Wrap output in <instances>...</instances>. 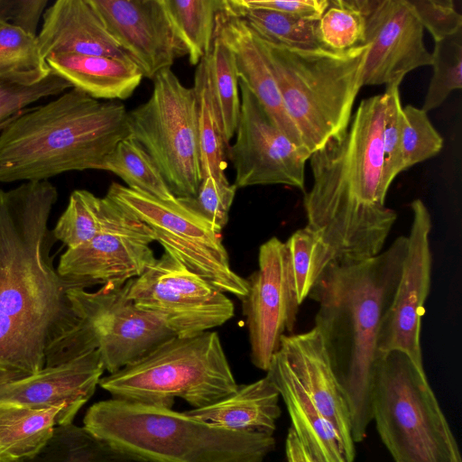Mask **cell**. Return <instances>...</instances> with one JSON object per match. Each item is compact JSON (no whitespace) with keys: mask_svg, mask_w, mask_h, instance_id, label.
I'll use <instances>...</instances> for the list:
<instances>
[{"mask_svg":"<svg viewBox=\"0 0 462 462\" xmlns=\"http://www.w3.org/2000/svg\"><path fill=\"white\" fill-rule=\"evenodd\" d=\"M255 35L285 111L310 156L347 129L363 86L368 44L345 51L293 49Z\"/></svg>","mask_w":462,"mask_h":462,"instance_id":"obj_6","label":"cell"},{"mask_svg":"<svg viewBox=\"0 0 462 462\" xmlns=\"http://www.w3.org/2000/svg\"><path fill=\"white\" fill-rule=\"evenodd\" d=\"M27 375L28 374H26L24 373L8 369V368H5V367L0 365V384L13 381V380L21 379Z\"/></svg>","mask_w":462,"mask_h":462,"instance_id":"obj_47","label":"cell"},{"mask_svg":"<svg viewBox=\"0 0 462 462\" xmlns=\"http://www.w3.org/2000/svg\"><path fill=\"white\" fill-rule=\"evenodd\" d=\"M46 343L16 319L0 313V365L26 374L45 365Z\"/></svg>","mask_w":462,"mask_h":462,"instance_id":"obj_36","label":"cell"},{"mask_svg":"<svg viewBox=\"0 0 462 462\" xmlns=\"http://www.w3.org/2000/svg\"><path fill=\"white\" fill-rule=\"evenodd\" d=\"M152 242L151 229L118 206L110 223L95 237L61 254L57 271L74 288L122 286L155 261Z\"/></svg>","mask_w":462,"mask_h":462,"instance_id":"obj_15","label":"cell"},{"mask_svg":"<svg viewBox=\"0 0 462 462\" xmlns=\"http://www.w3.org/2000/svg\"><path fill=\"white\" fill-rule=\"evenodd\" d=\"M245 8L275 11L299 18L319 21L329 6L328 0H237Z\"/></svg>","mask_w":462,"mask_h":462,"instance_id":"obj_45","label":"cell"},{"mask_svg":"<svg viewBox=\"0 0 462 462\" xmlns=\"http://www.w3.org/2000/svg\"><path fill=\"white\" fill-rule=\"evenodd\" d=\"M309 460H310V458H309Z\"/></svg>","mask_w":462,"mask_h":462,"instance_id":"obj_49","label":"cell"},{"mask_svg":"<svg viewBox=\"0 0 462 462\" xmlns=\"http://www.w3.org/2000/svg\"><path fill=\"white\" fill-rule=\"evenodd\" d=\"M384 109L383 94L363 99L346 132L309 158L313 184L303 200L307 226L334 261L377 255L397 219L385 205Z\"/></svg>","mask_w":462,"mask_h":462,"instance_id":"obj_1","label":"cell"},{"mask_svg":"<svg viewBox=\"0 0 462 462\" xmlns=\"http://www.w3.org/2000/svg\"><path fill=\"white\" fill-rule=\"evenodd\" d=\"M191 65H198L212 47L217 18L226 0H162Z\"/></svg>","mask_w":462,"mask_h":462,"instance_id":"obj_28","label":"cell"},{"mask_svg":"<svg viewBox=\"0 0 462 462\" xmlns=\"http://www.w3.org/2000/svg\"><path fill=\"white\" fill-rule=\"evenodd\" d=\"M215 36L232 51L239 80L246 85L276 125L306 153L299 133L285 111L274 77L254 32L242 18L224 7L217 18Z\"/></svg>","mask_w":462,"mask_h":462,"instance_id":"obj_22","label":"cell"},{"mask_svg":"<svg viewBox=\"0 0 462 462\" xmlns=\"http://www.w3.org/2000/svg\"><path fill=\"white\" fill-rule=\"evenodd\" d=\"M411 208L412 220L407 236V252L392 304L382 322L377 349L380 354L403 352L423 366L420 330L431 282L432 219L421 199H414Z\"/></svg>","mask_w":462,"mask_h":462,"instance_id":"obj_16","label":"cell"},{"mask_svg":"<svg viewBox=\"0 0 462 462\" xmlns=\"http://www.w3.org/2000/svg\"><path fill=\"white\" fill-rule=\"evenodd\" d=\"M242 300L251 360L267 371L285 331L292 332L300 303L285 243L273 236L259 248L258 270L247 279Z\"/></svg>","mask_w":462,"mask_h":462,"instance_id":"obj_14","label":"cell"},{"mask_svg":"<svg viewBox=\"0 0 462 462\" xmlns=\"http://www.w3.org/2000/svg\"><path fill=\"white\" fill-rule=\"evenodd\" d=\"M113 398L171 408L175 398L193 409L229 396L238 384L217 332L173 336L135 362L101 377Z\"/></svg>","mask_w":462,"mask_h":462,"instance_id":"obj_7","label":"cell"},{"mask_svg":"<svg viewBox=\"0 0 462 462\" xmlns=\"http://www.w3.org/2000/svg\"><path fill=\"white\" fill-rule=\"evenodd\" d=\"M284 243L298 301L301 304L326 267L334 262V258L318 234L308 226L296 230Z\"/></svg>","mask_w":462,"mask_h":462,"instance_id":"obj_35","label":"cell"},{"mask_svg":"<svg viewBox=\"0 0 462 462\" xmlns=\"http://www.w3.org/2000/svg\"><path fill=\"white\" fill-rule=\"evenodd\" d=\"M68 297L109 374L135 362L174 336L157 317L128 298L126 283L103 285L96 291L70 288Z\"/></svg>","mask_w":462,"mask_h":462,"instance_id":"obj_12","label":"cell"},{"mask_svg":"<svg viewBox=\"0 0 462 462\" xmlns=\"http://www.w3.org/2000/svg\"><path fill=\"white\" fill-rule=\"evenodd\" d=\"M285 455L286 462H310L306 451L291 427L288 430L285 440Z\"/></svg>","mask_w":462,"mask_h":462,"instance_id":"obj_46","label":"cell"},{"mask_svg":"<svg viewBox=\"0 0 462 462\" xmlns=\"http://www.w3.org/2000/svg\"><path fill=\"white\" fill-rule=\"evenodd\" d=\"M402 113V154L406 170L438 154L443 139L421 108L407 105Z\"/></svg>","mask_w":462,"mask_h":462,"instance_id":"obj_39","label":"cell"},{"mask_svg":"<svg viewBox=\"0 0 462 462\" xmlns=\"http://www.w3.org/2000/svg\"><path fill=\"white\" fill-rule=\"evenodd\" d=\"M240 114L228 157L236 171L235 185L282 184L304 190L309 156L272 120L246 85L238 80Z\"/></svg>","mask_w":462,"mask_h":462,"instance_id":"obj_13","label":"cell"},{"mask_svg":"<svg viewBox=\"0 0 462 462\" xmlns=\"http://www.w3.org/2000/svg\"><path fill=\"white\" fill-rule=\"evenodd\" d=\"M266 376L282 398L291 418V427L310 462H349L335 427L275 356L272 358Z\"/></svg>","mask_w":462,"mask_h":462,"instance_id":"obj_23","label":"cell"},{"mask_svg":"<svg viewBox=\"0 0 462 462\" xmlns=\"http://www.w3.org/2000/svg\"><path fill=\"white\" fill-rule=\"evenodd\" d=\"M102 170L121 178L129 189L163 200L176 198L152 157L132 135L117 143Z\"/></svg>","mask_w":462,"mask_h":462,"instance_id":"obj_33","label":"cell"},{"mask_svg":"<svg viewBox=\"0 0 462 462\" xmlns=\"http://www.w3.org/2000/svg\"><path fill=\"white\" fill-rule=\"evenodd\" d=\"M71 85L51 72L40 83L22 86L0 80V126L5 125L31 104L51 96H59Z\"/></svg>","mask_w":462,"mask_h":462,"instance_id":"obj_41","label":"cell"},{"mask_svg":"<svg viewBox=\"0 0 462 462\" xmlns=\"http://www.w3.org/2000/svg\"><path fill=\"white\" fill-rule=\"evenodd\" d=\"M273 356L284 365L318 410L332 423L343 441L348 461L354 462L356 443L351 434L347 402L317 328L283 335Z\"/></svg>","mask_w":462,"mask_h":462,"instance_id":"obj_20","label":"cell"},{"mask_svg":"<svg viewBox=\"0 0 462 462\" xmlns=\"http://www.w3.org/2000/svg\"><path fill=\"white\" fill-rule=\"evenodd\" d=\"M319 37L323 47L345 51L365 44V17L346 6L342 0L329 1V6L318 22Z\"/></svg>","mask_w":462,"mask_h":462,"instance_id":"obj_38","label":"cell"},{"mask_svg":"<svg viewBox=\"0 0 462 462\" xmlns=\"http://www.w3.org/2000/svg\"><path fill=\"white\" fill-rule=\"evenodd\" d=\"M48 0H0V22L35 35Z\"/></svg>","mask_w":462,"mask_h":462,"instance_id":"obj_44","label":"cell"},{"mask_svg":"<svg viewBox=\"0 0 462 462\" xmlns=\"http://www.w3.org/2000/svg\"><path fill=\"white\" fill-rule=\"evenodd\" d=\"M225 9L242 18L256 35L270 42L293 49L323 47L319 37V21L271 10L245 8L237 0H226Z\"/></svg>","mask_w":462,"mask_h":462,"instance_id":"obj_30","label":"cell"},{"mask_svg":"<svg viewBox=\"0 0 462 462\" xmlns=\"http://www.w3.org/2000/svg\"><path fill=\"white\" fill-rule=\"evenodd\" d=\"M236 189L227 179L218 180L206 176L202 178L195 197L179 199L221 232L228 222Z\"/></svg>","mask_w":462,"mask_h":462,"instance_id":"obj_42","label":"cell"},{"mask_svg":"<svg viewBox=\"0 0 462 462\" xmlns=\"http://www.w3.org/2000/svg\"><path fill=\"white\" fill-rule=\"evenodd\" d=\"M431 54L433 74L421 109L439 107L454 90L462 88V30L435 42Z\"/></svg>","mask_w":462,"mask_h":462,"instance_id":"obj_37","label":"cell"},{"mask_svg":"<svg viewBox=\"0 0 462 462\" xmlns=\"http://www.w3.org/2000/svg\"><path fill=\"white\" fill-rule=\"evenodd\" d=\"M105 28L136 62L143 77L153 79L175 60L188 55L162 0H88Z\"/></svg>","mask_w":462,"mask_h":462,"instance_id":"obj_18","label":"cell"},{"mask_svg":"<svg viewBox=\"0 0 462 462\" xmlns=\"http://www.w3.org/2000/svg\"><path fill=\"white\" fill-rule=\"evenodd\" d=\"M451 462H462L459 451L453 455Z\"/></svg>","mask_w":462,"mask_h":462,"instance_id":"obj_48","label":"cell"},{"mask_svg":"<svg viewBox=\"0 0 462 462\" xmlns=\"http://www.w3.org/2000/svg\"><path fill=\"white\" fill-rule=\"evenodd\" d=\"M51 71L96 99L124 100L143 78L132 60L79 53L51 54L45 59Z\"/></svg>","mask_w":462,"mask_h":462,"instance_id":"obj_24","label":"cell"},{"mask_svg":"<svg viewBox=\"0 0 462 462\" xmlns=\"http://www.w3.org/2000/svg\"><path fill=\"white\" fill-rule=\"evenodd\" d=\"M58 196L49 180L0 189V313L46 343L44 366L61 362L80 322L68 297L74 286L50 256L48 221Z\"/></svg>","mask_w":462,"mask_h":462,"instance_id":"obj_3","label":"cell"},{"mask_svg":"<svg viewBox=\"0 0 462 462\" xmlns=\"http://www.w3.org/2000/svg\"><path fill=\"white\" fill-rule=\"evenodd\" d=\"M105 368L97 349L67 362L0 384V403L31 408L61 407L57 425L71 424L79 409L92 397Z\"/></svg>","mask_w":462,"mask_h":462,"instance_id":"obj_19","label":"cell"},{"mask_svg":"<svg viewBox=\"0 0 462 462\" xmlns=\"http://www.w3.org/2000/svg\"><path fill=\"white\" fill-rule=\"evenodd\" d=\"M371 410L394 462H451L459 451L423 366L403 352L383 353L376 360Z\"/></svg>","mask_w":462,"mask_h":462,"instance_id":"obj_8","label":"cell"},{"mask_svg":"<svg viewBox=\"0 0 462 462\" xmlns=\"http://www.w3.org/2000/svg\"><path fill=\"white\" fill-rule=\"evenodd\" d=\"M117 209L118 205L106 196L99 198L85 189L74 190L52 236L68 249L76 248L101 232Z\"/></svg>","mask_w":462,"mask_h":462,"instance_id":"obj_31","label":"cell"},{"mask_svg":"<svg viewBox=\"0 0 462 462\" xmlns=\"http://www.w3.org/2000/svg\"><path fill=\"white\" fill-rule=\"evenodd\" d=\"M60 411L0 403V462H20L38 452L51 438Z\"/></svg>","mask_w":462,"mask_h":462,"instance_id":"obj_26","label":"cell"},{"mask_svg":"<svg viewBox=\"0 0 462 462\" xmlns=\"http://www.w3.org/2000/svg\"><path fill=\"white\" fill-rule=\"evenodd\" d=\"M150 97L128 112L131 135L152 157L176 198H192L202 180L197 101L171 69L152 79Z\"/></svg>","mask_w":462,"mask_h":462,"instance_id":"obj_9","label":"cell"},{"mask_svg":"<svg viewBox=\"0 0 462 462\" xmlns=\"http://www.w3.org/2000/svg\"><path fill=\"white\" fill-rule=\"evenodd\" d=\"M42 20L36 37L44 60L51 54L79 53L134 60L108 33L88 0H57L45 9Z\"/></svg>","mask_w":462,"mask_h":462,"instance_id":"obj_21","label":"cell"},{"mask_svg":"<svg viewBox=\"0 0 462 462\" xmlns=\"http://www.w3.org/2000/svg\"><path fill=\"white\" fill-rule=\"evenodd\" d=\"M84 428L149 462H263L273 434L226 430L179 412L112 398L90 406Z\"/></svg>","mask_w":462,"mask_h":462,"instance_id":"obj_5","label":"cell"},{"mask_svg":"<svg viewBox=\"0 0 462 462\" xmlns=\"http://www.w3.org/2000/svg\"><path fill=\"white\" fill-rule=\"evenodd\" d=\"M365 17L369 45L363 86H385L402 81L410 71L431 65L423 30L408 0H374Z\"/></svg>","mask_w":462,"mask_h":462,"instance_id":"obj_17","label":"cell"},{"mask_svg":"<svg viewBox=\"0 0 462 462\" xmlns=\"http://www.w3.org/2000/svg\"><path fill=\"white\" fill-rule=\"evenodd\" d=\"M106 197L152 232L154 241L187 269L215 288L243 300L247 279L230 266L221 232L179 198L163 200L114 182Z\"/></svg>","mask_w":462,"mask_h":462,"instance_id":"obj_10","label":"cell"},{"mask_svg":"<svg viewBox=\"0 0 462 462\" xmlns=\"http://www.w3.org/2000/svg\"><path fill=\"white\" fill-rule=\"evenodd\" d=\"M126 293L177 337L208 331L234 316V304L226 293L166 252L126 282Z\"/></svg>","mask_w":462,"mask_h":462,"instance_id":"obj_11","label":"cell"},{"mask_svg":"<svg viewBox=\"0 0 462 462\" xmlns=\"http://www.w3.org/2000/svg\"><path fill=\"white\" fill-rule=\"evenodd\" d=\"M36 36L0 22V80L32 86L52 72L41 54Z\"/></svg>","mask_w":462,"mask_h":462,"instance_id":"obj_32","label":"cell"},{"mask_svg":"<svg viewBox=\"0 0 462 462\" xmlns=\"http://www.w3.org/2000/svg\"><path fill=\"white\" fill-rule=\"evenodd\" d=\"M402 81L386 85L383 93L385 109L383 128V183L389 189L395 177L403 169L402 154V106L399 86Z\"/></svg>","mask_w":462,"mask_h":462,"instance_id":"obj_40","label":"cell"},{"mask_svg":"<svg viewBox=\"0 0 462 462\" xmlns=\"http://www.w3.org/2000/svg\"><path fill=\"white\" fill-rule=\"evenodd\" d=\"M193 89L197 101L198 134L202 178L226 180V149L216 112L209 79L208 55L197 65Z\"/></svg>","mask_w":462,"mask_h":462,"instance_id":"obj_29","label":"cell"},{"mask_svg":"<svg viewBox=\"0 0 462 462\" xmlns=\"http://www.w3.org/2000/svg\"><path fill=\"white\" fill-rule=\"evenodd\" d=\"M280 397L275 385L265 376L238 385L235 393L213 404L184 413L230 430L273 434L282 413Z\"/></svg>","mask_w":462,"mask_h":462,"instance_id":"obj_25","label":"cell"},{"mask_svg":"<svg viewBox=\"0 0 462 462\" xmlns=\"http://www.w3.org/2000/svg\"><path fill=\"white\" fill-rule=\"evenodd\" d=\"M131 135L128 111L71 88L20 113L0 133V182L48 180L71 171L102 170Z\"/></svg>","mask_w":462,"mask_h":462,"instance_id":"obj_4","label":"cell"},{"mask_svg":"<svg viewBox=\"0 0 462 462\" xmlns=\"http://www.w3.org/2000/svg\"><path fill=\"white\" fill-rule=\"evenodd\" d=\"M407 236L375 256L329 263L308 297L318 303L314 328L347 402L355 443L372 421L371 387L377 340L401 277Z\"/></svg>","mask_w":462,"mask_h":462,"instance_id":"obj_2","label":"cell"},{"mask_svg":"<svg viewBox=\"0 0 462 462\" xmlns=\"http://www.w3.org/2000/svg\"><path fill=\"white\" fill-rule=\"evenodd\" d=\"M20 462H149L102 439L84 427L57 425L44 446Z\"/></svg>","mask_w":462,"mask_h":462,"instance_id":"obj_27","label":"cell"},{"mask_svg":"<svg viewBox=\"0 0 462 462\" xmlns=\"http://www.w3.org/2000/svg\"><path fill=\"white\" fill-rule=\"evenodd\" d=\"M423 28L434 42L444 40L462 30V15L452 0H408Z\"/></svg>","mask_w":462,"mask_h":462,"instance_id":"obj_43","label":"cell"},{"mask_svg":"<svg viewBox=\"0 0 462 462\" xmlns=\"http://www.w3.org/2000/svg\"><path fill=\"white\" fill-rule=\"evenodd\" d=\"M216 112L226 148L235 136L240 114V92L235 57L217 36L208 54Z\"/></svg>","mask_w":462,"mask_h":462,"instance_id":"obj_34","label":"cell"}]
</instances>
